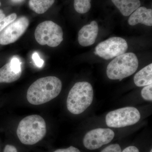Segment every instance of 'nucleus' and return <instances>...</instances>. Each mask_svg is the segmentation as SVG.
I'll list each match as a JSON object with an SVG mask.
<instances>
[{
    "mask_svg": "<svg viewBox=\"0 0 152 152\" xmlns=\"http://www.w3.org/2000/svg\"><path fill=\"white\" fill-rule=\"evenodd\" d=\"M62 88V82L57 77L41 78L33 83L28 89L27 99L31 104H42L58 96Z\"/></svg>",
    "mask_w": 152,
    "mask_h": 152,
    "instance_id": "nucleus-1",
    "label": "nucleus"
},
{
    "mask_svg": "<svg viewBox=\"0 0 152 152\" xmlns=\"http://www.w3.org/2000/svg\"><path fill=\"white\" fill-rule=\"evenodd\" d=\"M47 132L46 124L42 117L37 115L28 116L19 123L17 130L22 143L34 145L42 140Z\"/></svg>",
    "mask_w": 152,
    "mask_h": 152,
    "instance_id": "nucleus-2",
    "label": "nucleus"
},
{
    "mask_svg": "<svg viewBox=\"0 0 152 152\" xmlns=\"http://www.w3.org/2000/svg\"><path fill=\"white\" fill-rule=\"evenodd\" d=\"M94 91L87 82H77L71 88L67 99L68 110L74 115L81 114L92 103Z\"/></svg>",
    "mask_w": 152,
    "mask_h": 152,
    "instance_id": "nucleus-3",
    "label": "nucleus"
},
{
    "mask_svg": "<svg viewBox=\"0 0 152 152\" xmlns=\"http://www.w3.org/2000/svg\"><path fill=\"white\" fill-rule=\"evenodd\" d=\"M138 64V60L135 54L125 53L110 63L107 67V76L111 80H122L134 73Z\"/></svg>",
    "mask_w": 152,
    "mask_h": 152,
    "instance_id": "nucleus-4",
    "label": "nucleus"
},
{
    "mask_svg": "<svg viewBox=\"0 0 152 152\" xmlns=\"http://www.w3.org/2000/svg\"><path fill=\"white\" fill-rule=\"evenodd\" d=\"M37 42L42 45L55 48L63 41V31L60 26L50 20L42 22L36 28L34 33Z\"/></svg>",
    "mask_w": 152,
    "mask_h": 152,
    "instance_id": "nucleus-5",
    "label": "nucleus"
},
{
    "mask_svg": "<svg viewBox=\"0 0 152 152\" xmlns=\"http://www.w3.org/2000/svg\"><path fill=\"white\" fill-rule=\"evenodd\" d=\"M138 110L134 107H126L110 112L106 116L108 126L123 128L135 124L140 119Z\"/></svg>",
    "mask_w": 152,
    "mask_h": 152,
    "instance_id": "nucleus-6",
    "label": "nucleus"
},
{
    "mask_svg": "<svg viewBox=\"0 0 152 152\" xmlns=\"http://www.w3.org/2000/svg\"><path fill=\"white\" fill-rule=\"evenodd\" d=\"M128 48L127 43L124 39L113 37L98 44L94 53L104 59L109 60L125 53Z\"/></svg>",
    "mask_w": 152,
    "mask_h": 152,
    "instance_id": "nucleus-7",
    "label": "nucleus"
},
{
    "mask_svg": "<svg viewBox=\"0 0 152 152\" xmlns=\"http://www.w3.org/2000/svg\"><path fill=\"white\" fill-rule=\"evenodd\" d=\"M29 25V21L26 17L15 20L0 32V45H6L15 42L24 34Z\"/></svg>",
    "mask_w": 152,
    "mask_h": 152,
    "instance_id": "nucleus-8",
    "label": "nucleus"
},
{
    "mask_svg": "<svg viewBox=\"0 0 152 152\" xmlns=\"http://www.w3.org/2000/svg\"><path fill=\"white\" fill-rule=\"evenodd\" d=\"M114 137L115 133L110 129L99 128L88 132L84 138L83 143L88 149L94 150L109 143Z\"/></svg>",
    "mask_w": 152,
    "mask_h": 152,
    "instance_id": "nucleus-9",
    "label": "nucleus"
},
{
    "mask_svg": "<svg viewBox=\"0 0 152 152\" xmlns=\"http://www.w3.org/2000/svg\"><path fill=\"white\" fill-rule=\"evenodd\" d=\"M99 30L97 23L95 21L83 27L78 33V40L80 45L83 47L93 45L96 39Z\"/></svg>",
    "mask_w": 152,
    "mask_h": 152,
    "instance_id": "nucleus-10",
    "label": "nucleus"
},
{
    "mask_svg": "<svg viewBox=\"0 0 152 152\" xmlns=\"http://www.w3.org/2000/svg\"><path fill=\"white\" fill-rule=\"evenodd\" d=\"M131 26L142 23L145 26H152V10L145 7H140L131 14L128 20Z\"/></svg>",
    "mask_w": 152,
    "mask_h": 152,
    "instance_id": "nucleus-11",
    "label": "nucleus"
},
{
    "mask_svg": "<svg viewBox=\"0 0 152 152\" xmlns=\"http://www.w3.org/2000/svg\"><path fill=\"white\" fill-rule=\"evenodd\" d=\"M112 2L124 16H129L140 7V0H112Z\"/></svg>",
    "mask_w": 152,
    "mask_h": 152,
    "instance_id": "nucleus-12",
    "label": "nucleus"
},
{
    "mask_svg": "<svg viewBox=\"0 0 152 152\" xmlns=\"http://www.w3.org/2000/svg\"><path fill=\"white\" fill-rule=\"evenodd\" d=\"M22 72H18L11 65L10 63L6 64L0 69V83H13L18 80Z\"/></svg>",
    "mask_w": 152,
    "mask_h": 152,
    "instance_id": "nucleus-13",
    "label": "nucleus"
},
{
    "mask_svg": "<svg viewBox=\"0 0 152 152\" xmlns=\"http://www.w3.org/2000/svg\"><path fill=\"white\" fill-rule=\"evenodd\" d=\"M134 81L138 87L152 84V64H150L139 71L134 76Z\"/></svg>",
    "mask_w": 152,
    "mask_h": 152,
    "instance_id": "nucleus-14",
    "label": "nucleus"
},
{
    "mask_svg": "<svg viewBox=\"0 0 152 152\" xmlns=\"http://www.w3.org/2000/svg\"><path fill=\"white\" fill-rule=\"evenodd\" d=\"M54 2L55 0H29V6L37 13L42 14L46 12Z\"/></svg>",
    "mask_w": 152,
    "mask_h": 152,
    "instance_id": "nucleus-15",
    "label": "nucleus"
},
{
    "mask_svg": "<svg viewBox=\"0 0 152 152\" xmlns=\"http://www.w3.org/2000/svg\"><path fill=\"white\" fill-rule=\"evenodd\" d=\"M91 0H74L75 10L80 14L88 12L91 9Z\"/></svg>",
    "mask_w": 152,
    "mask_h": 152,
    "instance_id": "nucleus-16",
    "label": "nucleus"
},
{
    "mask_svg": "<svg viewBox=\"0 0 152 152\" xmlns=\"http://www.w3.org/2000/svg\"><path fill=\"white\" fill-rule=\"evenodd\" d=\"M17 18L16 14L13 13L5 17L2 20H1L0 21V32L8 26L15 21L16 20Z\"/></svg>",
    "mask_w": 152,
    "mask_h": 152,
    "instance_id": "nucleus-17",
    "label": "nucleus"
},
{
    "mask_svg": "<svg viewBox=\"0 0 152 152\" xmlns=\"http://www.w3.org/2000/svg\"><path fill=\"white\" fill-rule=\"evenodd\" d=\"M142 97L146 101H152V84L145 86L141 91Z\"/></svg>",
    "mask_w": 152,
    "mask_h": 152,
    "instance_id": "nucleus-18",
    "label": "nucleus"
},
{
    "mask_svg": "<svg viewBox=\"0 0 152 152\" xmlns=\"http://www.w3.org/2000/svg\"><path fill=\"white\" fill-rule=\"evenodd\" d=\"M121 148L118 144H112L106 147L101 152H121Z\"/></svg>",
    "mask_w": 152,
    "mask_h": 152,
    "instance_id": "nucleus-19",
    "label": "nucleus"
},
{
    "mask_svg": "<svg viewBox=\"0 0 152 152\" xmlns=\"http://www.w3.org/2000/svg\"><path fill=\"white\" fill-rule=\"evenodd\" d=\"M10 63L12 67L18 72H22L21 63L18 58L13 57L11 60Z\"/></svg>",
    "mask_w": 152,
    "mask_h": 152,
    "instance_id": "nucleus-20",
    "label": "nucleus"
},
{
    "mask_svg": "<svg viewBox=\"0 0 152 152\" xmlns=\"http://www.w3.org/2000/svg\"><path fill=\"white\" fill-rule=\"evenodd\" d=\"M32 59L37 66L41 68L43 65L44 63L43 60L40 58L39 55L36 52L33 54Z\"/></svg>",
    "mask_w": 152,
    "mask_h": 152,
    "instance_id": "nucleus-21",
    "label": "nucleus"
},
{
    "mask_svg": "<svg viewBox=\"0 0 152 152\" xmlns=\"http://www.w3.org/2000/svg\"><path fill=\"white\" fill-rule=\"evenodd\" d=\"M54 152H81L80 150L73 146H70L67 148L60 149L56 150Z\"/></svg>",
    "mask_w": 152,
    "mask_h": 152,
    "instance_id": "nucleus-22",
    "label": "nucleus"
},
{
    "mask_svg": "<svg viewBox=\"0 0 152 152\" xmlns=\"http://www.w3.org/2000/svg\"><path fill=\"white\" fill-rule=\"evenodd\" d=\"M4 152H18L16 148L13 145H7L5 147Z\"/></svg>",
    "mask_w": 152,
    "mask_h": 152,
    "instance_id": "nucleus-23",
    "label": "nucleus"
},
{
    "mask_svg": "<svg viewBox=\"0 0 152 152\" xmlns=\"http://www.w3.org/2000/svg\"><path fill=\"white\" fill-rule=\"evenodd\" d=\"M121 152H140V151L137 147L134 146H131L127 147Z\"/></svg>",
    "mask_w": 152,
    "mask_h": 152,
    "instance_id": "nucleus-24",
    "label": "nucleus"
},
{
    "mask_svg": "<svg viewBox=\"0 0 152 152\" xmlns=\"http://www.w3.org/2000/svg\"><path fill=\"white\" fill-rule=\"evenodd\" d=\"M5 17V15L3 12V11L2 10H0V21L4 18Z\"/></svg>",
    "mask_w": 152,
    "mask_h": 152,
    "instance_id": "nucleus-25",
    "label": "nucleus"
},
{
    "mask_svg": "<svg viewBox=\"0 0 152 152\" xmlns=\"http://www.w3.org/2000/svg\"><path fill=\"white\" fill-rule=\"evenodd\" d=\"M12 1L13 2L15 3H20L22 2L24 0H12Z\"/></svg>",
    "mask_w": 152,
    "mask_h": 152,
    "instance_id": "nucleus-26",
    "label": "nucleus"
},
{
    "mask_svg": "<svg viewBox=\"0 0 152 152\" xmlns=\"http://www.w3.org/2000/svg\"><path fill=\"white\" fill-rule=\"evenodd\" d=\"M150 152H152V150H151V151H150Z\"/></svg>",
    "mask_w": 152,
    "mask_h": 152,
    "instance_id": "nucleus-27",
    "label": "nucleus"
},
{
    "mask_svg": "<svg viewBox=\"0 0 152 152\" xmlns=\"http://www.w3.org/2000/svg\"><path fill=\"white\" fill-rule=\"evenodd\" d=\"M1 5V2H0V6Z\"/></svg>",
    "mask_w": 152,
    "mask_h": 152,
    "instance_id": "nucleus-28",
    "label": "nucleus"
}]
</instances>
